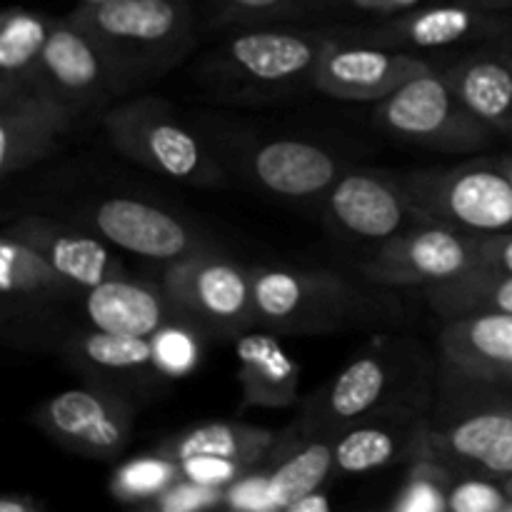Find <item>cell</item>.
<instances>
[{
    "instance_id": "cell-26",
    "label": "cell",
    "mask_w": 512,
    "mask_h": 512,
    "mask_svg": "<svg viewBox=\"0 0 512 512\" xmlns=\"http://www.w3.org/2000/svg\"><path fill=\"white\" fill-rule=\"evenodd\" d=\"M268 490L275 510H288L295 500L308 493L323 490L325 480L335 470V438L333 435H315L293 420L280 430V440L270 458Z\"/></svg>"
},
{
    "instance_id": "cell-24",
    "label": "cell",
    "mask_w": 512,
    "mask_h": 512,
    "mask_svg": "<svg viewBox=\"0 0 512 512\" xmlns=\"http://www.w3.org/2000/svg\"><path fill=\"white\" fill-rule=\"evenodd\" d=\"M83 315L90 328L133 338H153L168 323L183 320L163 283L130 280L125 275L85 290Z\"/></svg>"
},
{
    "instance_id": "cell-9",
    "label": "cell",
    "mask_w": 512,
    "mask_h": 512,
    "mask_svg": "<svg viewBox=\"0 0 512 512\" xmlns=\"http://www.w3.org/2000/svg\"><path fill=\"white\" fill-rule=\"evenodd\" d=\"M373 120L393 138L440 153L480 150L495 138L455 95L445 70L415 75L395 93L380 100Z\"/></svg>"
},
{
    "instance_id": "cell-13",
    "label": "cell",
    "mask_w": 512,
    "mask_h": 512,
    "mask_svg": "<svg viewBox=\"0 0 512 512\" xmlns=\"http://www.w3.org/2000/svg\"><path fill=\"white\" fill-rule=\"evenodd\" d=\"M323 213L338 235L365 243H385L428 220L405 190L403 178L378 170H348L323 198Z\"/></svg>"
},
{
    "instance_id": "cell-32",
    "label": "cell",
    "mask_w": 512,
    "mask_h": 512,
    "mask_svg": "<svg viewBox=\"0 0 512 512\" xmlns=\"http://www.w3.org/2000/svg\"><path fill=\"white\" fill-rule=\"evenodd\" d=\"M180 478H183L180 463L155 450V453L140 455V458L115 468L113 478H110V493L120 503L145 505Z\"/></svg>"
},
{
    "instance_id": "cell-25",
    "label": "cell",
    "mask_w": 512,
    "mask_h": 512,
    "mask_svg": "<svg viewBox=\"0 0 512 512\" xmlns=\"http://www.w3.org/2000/svg\"><path fill=\"white\" fill-rule=\"evenodd\" d=\"M65 358L88 378V383L108 385L120 393H128L130 388H148L155 380H163L155 368L150 338L90 328L75 333L65 343Z\"/></svg>"
},
{
    "instance_id": "cell-20",
    "label": "cell",
    "mask_w": 512,
    "mask_h": 512,
    "mask_svg": "<svg viewBox=\"0 0 512 512\" xmlns=\"http://www.w3.org/2000/svg\"><path fill=\"white\" fill-rule=\"evenodd\" d=\"M5 230L28 243L35 253L43 255L55 270H60L83 290L125 275L123 263L115 258L113 245L100 238L95 230L73 228L43 215H20L5 225Z\"/></svg>"
},
{
    "instance_id": "cell-22",
    "label": "cell",
    "mask_w": 512,
    "mask_h": 512,
    "mask_svg": "<svg viewBox=\"0 0 512 512\" xmlns=\"http://www.w3.org/2000/svg\"><path fill=\"white\" fill-rule=\"evenodd\" d=\"M248 170L255 183L288 200H323L345 173L328 148L293 138L255 145L248 153Z\"/></svg>"
},
{
    "instance_id": "cell-44",
    "label": "cell",
    "mask_w": 512,
    "mask_h": 512,
    "mask_svg": "<svg viewBox=\"0 0 512 512\" xmlns=\"http://www.w3.org/2000/svg\"><path fill=\"white\" fill-rule=\"evenodd\" d=\"M503 488H505V493H508V498H510V512H512V475H510V478L503 480Z\"/></svg>"
},
{
    "instance_id": "cell-37",
    "label": "cell",
    "mask_w": 512,
    "mask_h": 512,
    "mask_svg": "<svg viewBox=\"0 0 512 512\" xmlns=\"http://www.w3.org/2000/svg\"><path fill=\"white\" fill-rule=\"evenodd\" d=\"M225 508L250 510V512H273V500L268 490V468L255 465L253 470L235 480L225 488Z\"/></svg>"
},
{
    "instance_id": "cell-45",
    "label": "cell",
    "mask_w": 512,
    "mask_h": 512,
    "mask_svg": "<svg viewBox=\"0 0 512 512\" xmlns=\"http://www.w3.org/2000/svg\"><path fill=\"white\" fill-rule=\"evenodd\" d=\"M500 165H503V170L510 175V180H512V155H508V158L500 160Z\"/></svg>"
},
{
    "instance_id": "cell-40",
    "label": "cell",
    "mask_w": 512,
    "mask_h": 512,
    "mask_svg": "<svg viewBox=\"0 0 512 512\" xmlns=\"http://www.w3.org/2000/svg\"><path fill=\"white\" fill-rule=\"evenodd\" d=\"M478 250L480 265H488V268L512 275V230L510 233L480 235Z\"/></svg>"
},
{
    "instance_id": "cell-35",
    "label": "cell",
    "mask_w": 512,
    "mask_h": 512,
    "mask_svg": "<svg viewBox=\"0 0 512 512\" xmlns=\"http://www.w3.org/2000/svg\"><path fill=\"white\" fill-rule=\"evenodd\" d=\"M143 508L158 512H198L210 508H225V490L208 488V485L180 478L170 488H165L163 493L155 495L153 500H148Z\"/></svg>"
},
{
    "instance_id": "cell-16",
    "label": "cell",
    "mask_w": 512,
    "mask_h": 512,
    "mask_svg": "<svg viewBox=\"0 0 512 512\" xmlns=\"http://www.w3.org/2000/svg\"><path fill=\"white\" fill-rule=\"evenodd\" d=\"M38 90L53 95L78 118L105 108L108 100L118 95L95 40L68 15L50 25L48 43L40 55Z\"/></svg>"
},
{
    "instance_id": "cell-21",
    "label": "cell",
    "mask_w": 512,
    "mask_h": 512,
    "mask_svg": "<svg viewBox=\"0 0 512 512\" xmlns=\"http://www.w3.org/2000/svg\"><path fill=\"white\" fill-rule=\"evenodd\" d=\"M445 75L485 128L512 135V28L475 43Z\"/></svg>"
},
{
    "instance_id": "cell-39",
    "label": "cell",
    "mask_w": 512,
    "mask_h": 512,
    "mask_svg": "<svg viewBox=\"0 0 512 512\" xmlns=\"http://www.w3.org/2000/svg\"><path fill=\"white\" fill-rule=\"evenodd\" d=\"M418 0H305L303 13H325V15H390L405 13L415 8Z\"/></svg>"
},
{
    "instance_id": "cell-4",
    "label": "cell",
    "mask_w": 512,
    "mask_h": 512,
    "mask_svg": "<svg viewBox=\"0 0 512 512\" xmlns=\"http://www.w3.org/2000/svg\"><path fill=\"white\" fill-rule=\"evenodd\" d=\"M258 325L280 335H330L388 318V305L330 270L255 265Z\"/></svg>"
},
{
    "instance_id": "cell-12",
    "label": "cell",
    "mask_w": 512,
    "mask_h": 512,
    "mask_svg": "<svg viewBox=\"0 0 512 512\" xmlns=\"http://www.w3.org/2000/svg\"><path fill=\"white\" fill-rule=\"evenodd\" d=\"M85 290L55 270L28 243L3 230L0 240V313L5 333L43 335Z\"/></svg>"
},
{
    "instance_id": "cell-19",
    "label": "cell",
    "mask_w": 512,
    "mask_h": 512,
    "mask_svg": "<svg viewBox=\"0 0 512 512\" xmlns=\"http://www.w3.org/2000/svg\"><path fill=\"white\" fill-rule=\"evenodd\" d=\"M78 123L63 103L43 90L0 98V173L10 178L55 153Z\"/></svg>"
},
{
    "instance_id": "cell-11",
    "label": "cell",
    "mask_w": 512,
    "mask_h": 512,
    "mask_svg": "<svg viewBox=\"0 0 512 512\" xmlns=\"http://www.w3.org/2000/svg\"><path fill=\"white\" fill-rule=\"evenodd\" d=\"M480 235L465 233L445 223H420L385 240L360 265L365 280L375 285H430L448 283L480 265Z\"/></svg>"
},
{
    "instance_id": "cell-3",
    "label": "cell",
    "mask_w": 512,
    "mask_h": 512,
    "mask_svg": "<svg viewBox=\"0 0 512 512\" xmlns=\"http://www.w3.org/2000/svg\"><path fill=\"white\" fill-rule=\"evenodd\" d=\"M440 370L438 393L410 455L425 453L458 475L503 483L512 475V400Z\"/></svg>"
},
{
    "instance_id": "cell-1",
    "label": "cell",
    "mask_w": 512,
    "mask_h": 512,
    "mask_svg": "<svg viewBox=\"0 0 512 512\" xmlns=\"http://www.w3.org/2000/svg\"><path fill=\"white\" fill-rule=\"evenodd\" d=\"M438 373L423 345L413 338H373L313 398L303 403L298 423L315 435L340 430L405 405H430Z\"/></svg>"
},
{
    "instance_id": "cell-18",
    "label": "cell",
    "mask_w": 512,
    "mask_h": 512,
    "mask_svg": "<svg viewBox=\"0 0 512 512\" xmlns=\"http://www.w3.org/2000/svg\"><path fill=\"white\" fill-rule=\"evenodd\" d=\"M440 370L488 388H512V315L445 320L438 335Z\"/></svg>"
},
{
    "instance_id": "cell-17",
    "label": "cell",
    "mask_w": 512,
    "mask_h": 512,
    "mask_svg": "<svg viewBox=\"0 0 512 512\" xmlns=\"http://www.w3.org/2000/svg\"><path fill=\"white\" fill-rule=\"evenodd\" d=\"M90 230L108 240L113 248L150 260H173L208 248L203 235L195 233L183 218L148 200L118 198L98 200L85 210Z\"/></svg>"
},
{
    "instance_id": "cell-43",
    "label": "cell",
    "mask_w": 512,
    "mask_h": 512,
    "mask_svg": "<svg viewBox=\"0 0 512 512\" xmlns=\"http://www.w3.org/2000/svg\"><path fill=\"white\" fill-rule=\"evenodd\" d=\"M463 3L475 5V8L490 10V13H505L512 8V0H463Z\"/></svg>"
},
{
    "instance_id": "cell-10",
    "label": "cell",
    "mask_w": 512,
    "mask_h": 512,
    "mask_svg": "<svg viewBox=\"0 0 512 512\" xmlns=\"http://www.w3.org/2000/svg\"><path fill=\"white\" fill-rule=\"evenodd\" d=\"M35 425L80 458L113 460L133 438L135 408L120 390L100 383L55 393L33 413Z\"/></svg>"
},
{
    "instance_id": "cell-7",
    "label": "cell",
    "mask_w": 512,
    "mask_h": 512,
    "mask_svg": "<svg viewBox=\"0 0 512 512\" xmlns=\"http://www.w3.org/2000/svg\"><path fill=\"white\" fill-rule=\"evenodd\" d=\"M400 178L428 223L453 225L473 235L512 230V180L500 160L413 170Z\"/></svg>"
},
{
    "instance_id": "cell-29",
    "label": "cell",
    "mask_w": 512,
    "mask_h": 512,
    "mask_svg": "<svg viewBox=\"0 0 512 512\" xmlns=\"http://www.w3.org/2000/svg\"><path fill=\"white\" fill-rule=\"evenodd\" d=\"M53 20L28 8H8L0 20V98L38 90L40 55Z\"/></svg>"
},
{
    "instance_id": "cell-30",
    "label": "cell",
    "mask_w": 512,
    "mask_h": 512,
    "mask_svg": "<svg viewBox=\"0 0 512 512\" xmlns=\"http://www.w3.org/2000/svg\"><path fill=\"white\" fill-rule=\"evenodd\" d=\"M430 308L438 318H473V315H512V275L503 270L475 265L460 278L425 288Z\"/></svg>"
},
{
    "instance_id": "cell-28",
    "label": "cell",
    "mask_w": 512,
    "mask_h": 512,
    "mask_svg": "<svg viewBox=\"0 0 512 512\" xmlns=\"http://www.w3.org/2000/svg\"><path fill=\"white\" fill-rule=\"evenodd\" d=\"M280 433L248 423H203L173 435L158 445L165 458L180 460L193 455H218V458L240 460L245 465H263L278 445Z\"/></svg>"
},
{
    "instance_id": "cell-8",
    "label": "cell",
    "mask_w": 512,
    "mask_h": 512,
    "mask_svg": "<svg viewBox=\"0 0 512 512\" xmlns=\"http://www.w3.org/2000/svg\"><path fill=\"white\" fill-rule=\"evenodd\" d=\"M183 320L203 335L240 338L260 328L255 313L253 268L203 248L173 260L160 278Z\"/></svg>"
},
{
    "instance_id": "cell-31",
    "label": "cell",
    "mask_w": 512,
    "mask_h": 512,
    "mask_svg": "<svg viewBox=\"0 0 512 512\" xmlns=\"http://www.w3.org/2000/svg\"><path fill=\"white\" fill-rule=\"evenodd\" d=\"M408 473L403 488L398 490L390 510L395 512H445L448 510V490L458 473L440 460L425 453L410 455Z\"/></svg>"
},
{
    "instance_id": "cell-15",
    "label": "cell",
    "mask_w": 512,
    "mask_h": 512,
    "mask_svg": "<svg viewBox=\"0 0 512 512\" xmlns=\"http://www.w3.org/2000/svg\"><path fill=\"white\" fill-rule=\"evenodd\" d=\"M333 35V43L325 50L313 80V88L328 98L380 103L415 75L435 68L418 53L345 40L338 33Z\"/></svg>"
},
{
    "instance_id": "cell-5",
    "label": "cell",
    "mask_w": 512,
    "mask_h": 512,
    "mask_svg": "<svg viewBox=\"0 0 512 512\" xmlns=\"http://www.w3.org/2000/svg\"><path fill=\"white\" fill-rule=\"evenodd\" d=\"M335 35L323 30L263 28L233 35L205 60V80L218 95L270 100L313 88L315 70Z\"/></svg>"
},
{
    "instance_id": "cell-38",
    "label": "cell",
    "mask_w": 512,
    "mask_h": 512,
    "mask_svg": "<svg viewBox=\"0 0 512 512\" xmlns=\"http://www.w3.org/2000/svg\"><path fill=\"white\" fill-rule=\"evenodd\" d=\"M218 15L230 23H253L275 15L303 13L305 0H215Z\"/></svg>"
},
{
    "instance_id": "cell-46",
    "label": "cell",
    "mask_w": 512,
    "mask_h": 512,
    "mask_svg": "<svg viewBox=\"0 0 512 512\" xmlns=\"http://www.w3.org/2000/svg\"><path fill=\"white\" fill-rule=\"evenodd\" d=\"M83 3H93V0H83Z\"/></svg>"
},
{
    "instance_id": "cell-36",
    "label": "cell",
    "mask_w": 512,
    "mask_h": 512,
    "mask_svg": "<svg viewBox=\"0 0 512 512\" xmlns=\"http://www.w3.org/2000/svg\"><path fill=\"white\" fill-rule=\"evenodd\" d=\"M253 465H245L240 460L218 458V455H193V458L180 460V475L193 483L208 485V488H228L235 480L243 478Z\"/></svg>"
},
{
    "instance_id": "cell-27",
    "label": "cell",
    "mask_w": 512,
    "mask_h": 512,
    "mask_svg": "<svg viewBox=\"0 0 512 512\" xmlns=\"http://www.w3.org/2000/svg\"><path fill=\"white\" fill-rule=\"evenodd\" d=\"M235 353L245 408L283 410L298 403L300 365L270 330L240 335Z\"/></svg>"
},
{
    "instance_id": "cell-23",
    "label": "cell",
    "mask_w": 512,
    "mask_h": 512,
    "mask_svg": "<svg viewBox=\"0 0 512 512\" xmlns=\"http://www.w3.org/2000/svg\"><path fill=\"white\" fill-rule=\"evenodd\" d=\"M430 405H405L373 415L335 435V470L345 475H365L408 460L423 433Z\"/></svg>"
},
{
    "instance_id": "cell-14",
    "label": "cell",
    "mask_w": 512,
    "mask_h": 512,
    "mask_svg": "<svg viewBox=\"0 0 512 512\" xmlns=\"http://www.w3.org/2000/svg\"><path fill=\"white\" fill-rule=\"evenodd\" d=\"M512 28V20L503 13L475 8L463 0H450L425 8H410L400 15H390L383 23L360 25V28L335 30L340 38L358 43L383 45V48L408 50V53H428V50H448L458 45L480 43L485 38Z\"/></svg>"
},
{
    "instance_id": "cell-34",
    "label": "cell",
    "mask_w": 512,
    "mask_h": 512,
    "mask_svg": "<svg viewBox=\"0 0 512 512\" xmlns=\"http://www.w3.org/2000/svg\"><path fill=\"white\" fill-rule=\"evenodd\" d=\"M448 512H510V498L500 480L460 475L448 490Z\"/></svg>"
},
{
    "instance_id": "cell-2",
    "label": "cell",
    "mask_w": 512,
    "mask_h": 512,
    "mask_svg": "<svg viewBox=\"0 0 512 512\" xmlns=\"http://www.w3.org/2000/svg\"><path fill=\"white\" fill-rule=\"evenodd\" d=\"M68 18L95 40L118 95L170 73L195 45L188 0H93Z\"/></svg>"
},
{
    "instance_id": "cell-42",
    "label": "cell",
    "mask_w": 512,
    "mask_h": 512,
    "mask_svg": "<svg viewBox=\"0 0 512 512\" xmlns=\"http://www.w3.org/2000/svg\"><path fill=\"white\" fill-rule=\"evenodd\" d=\"M330 500L323 490H315V493H308L305 498L295 500L285 512H328Z\"/></svg>"
},
{
    "instance_id": "cell-6",
    "label": "cell",
    "mask_w": 512,
    "mask_h": 512,
    "mask_svg": "<svg viewBox=\"0 0 512 512\" xmlns=\"http://www.w3.org/2000/svg\"><path fill=\"white\" fill-rule=\"evenodd\" d=\"M103 130L123 158L188 185L220 183V168L203 140L158 98H133L103 113Z\"/></svg>"
},
{
    "instance_id": "cell-33",
    "label": "cell",
    "mask_w": 512,
    "mask_h": 512,
    "mask_svg": "<svg viewBox=\"0 0 512 512\" xmlns=\"http://www.w3.org/2000/svg\"><path fill=\"white\" fill-rule=\"evenodd\" d=\"M200 330L188 320H175L160 328L150 338L153 343L155 368L163 378H183L190 375L200 365L203 358V343H200Z\"/></svg>"
},
{
    "instance_id": "cell-41",
    "label": "cell",
    "mask_w": 512,
    "mask_h": 512,
    "mask_svg": "<svg viewBox=\"0 0 512 512\" xmlns=\"http://www.w3.org/2000/svg\"><path fill=\"white\" fill-rule=\"evenodd\" d=\"M43 510V503L35 500L30 493H8L0 498V512H38Z\"/></svg>"
}]
</instances>
